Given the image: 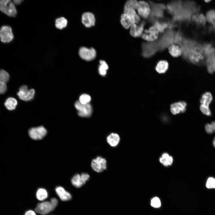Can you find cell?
Listing matches in <instances>:
<instances>
[{"label":"cell","mask_w":215,"mask_h":215,"mask_svg":"<svg viewBox=\"0 0 215 215\" xmlns=\"http://www.w3.org/2000/svg\"><path fill=\"white\" fill-rule=\"evenodd\" d=\"M173 161L172 157L166 153H163L159 159L160 162L165 166L171 165Z\"/></svg>","instance_id":"cell-22"},{"label":"cell","mask_w":215,"mask_h":215,"mask_svg":"<svg viewBox=\"0 0 215 215\" xmlns=\"http://www.w3.org/2000/svg\"><path fill=\"white\" fill-rule=\"evenodd\" d=\"M81 179L84 183L85 184L89 179L90 176L89 175L86 173H83L80 175Z\"/></svg>","instance_id":"cell-37"},{"label":"cell","mask_w":215,"mask_h":215,"mask_svg":"<svg viewBox=\"0 0 215 215\" xmlns=\"http://www.w3.org/2000/svg\"><path fill=\"white\" fill-rule=\"evenodd\" d=\"M192 19L193 21L196 24L204 25L205 24L206 19L202 14H196L193 16Z\"/></svg>","instance_id":"cell-24"},{"label":"cell","mask_w":215,"mask_h":215,"mask_svg":"<svg viewBox=\"0 0 215 215\" xmlns=\"http://www.w3.org/2000/svg\"><path fill=\"white\" fill-rule=\"evenodd\" d=\"M74 105L75 108L78 111V114L79 116L88 117L91 115L92 109L90 103L82 104L79 101H77L75 102Z\"/></svg>","instance_id":"cell-4"},{"label":"cell","mask_w":215,"mask_h":215,"mask_svg":"<svg viewBox=\"0 0 215 215\" xmlns=\"http://www.w3.org/2000/svg\"><path fill=\"white\" fill-rule=\"evenodd\" d=\"M7 90L6 83L0 81V94H3L5 93Z\"/></svg>","instance_id":"cell-36"},{"label":"cell","mask_w":215,"mask_h":215,"mask_svg":"<svg viewBox=\"0 0 215 215\" xmlns=\"http://www.w3.org/2000/svg\"><path fill=\"white\" fill-rule=\"evenodd\" d=\"M136 10L139 16L144 19L148 18L150 12V9L148 4L144 1H138Z\"/></svg>","instance_id":"cell-12"},{"label":"cell","mask_w":215,"mask_h":215,"mask_svg":"<svg viewBox=\"0 0 215 215\" xmlns=\"http://www.w3.org/2000/svg\"><path fill=\"white\" fill-rule=\"evenodd\" d=\"M206 186L208 189L215 188V178L209 177L206 181Z\"/></svg>","instance_id":"cell-34"},{"label":"cell","mask_w":215,"mask_h":215,"mask_svg":"<svg viewBox=\"0 0 215 215\" xmlns=\"http://www.w3.org/2000/svg\"><path fill=\"white\" fill-rule=\"evenodd\" d=\"M207 56L203 45H194L190 52L189 59L190 61L195 64L201 65L205 63Z\"/></svg>","instance_id":"cell-1"},{"label":"cell","mask_w":215,"mask_h":215,"mask_svg":"<svg viewBox=\"0 0 215 215\" xmlns=\"http://www.w3.org/2000/svg\"><path fill=\"white\" fill-rule=\"evenodd\" d=\"M91 166L95 171L98 173L102 172L107 168L106 160L105 159L98 156L92 160Z\"/></svg>","instance_id":"cell-10"},{"label":"cell","mask_w":215,"mask_h":215,"mask_svg":"<svg viewBox=\"0 0 215 215\" xmlns=\"http://www.w3.org/2000/svg\"><path fill=\"white\" fill-rule=\"evenodd\" d=\"M36 197L39 200L42 201L48 197V194L47 190L44 188H39L36 192Z\"/></svg>","instance_id":"cell-26"},{"label":"cell","mask_w":215,"mask_h":215,"mask_svg":"<svg viewBox=\"0 0 215 215\" xmlns=\"http://www.w3.org/2000/svg\"><path fill=\"white\" fill-rule=\"evenodd\" d=\"M210 1H210V0H205V2H209Z\"/></svg>","instance_id":"cell-40"},{"label":"cell","mask_w":215,"mask_h":215,"mask_svg":"<svg viewBox=\"0 0 215 215\" xmlns=\"http://www.w3.org/2000/svg\"><path fill=\"white\" fill-rule=\"evenodd\" d=\"M120 140L119 135L115 133L110 134L107 137L108 143L112 147H115L119 144Z\"/></svg>","instance_id":"cell-19"},{"label":"cell","mask_w":215,"mask_h":215,"mask_svg":"<svg viewBox=\"0 0 215 215\" xmlns=\"http://www.w3.org/2000/svg\"><path fill=\"white\" fill-rule=\"evenodd\" d=\"M187 105L186 103L183 101L173 103L170 105L171 111L173 115L184 113L186 111Z\"/></svg>","instance_id":"cell-13"},{"label":"cell","mask_w":215,"mask_h":215,"mask_svg":"<svg viewBox=\"0 0 215 215\" xmlns=\"http://www.w3.org/2000/svg\"><path fill=\"white\" fill-rule=\"evenodd\" d=\"M91 99V97L89 95L83 94L79 97V101L82 104H85L89 103Z\"/></svg>","instance_id":"cell-33"},{"label":"cell","mask_w":215,"mask_h":215,"mask_svg":"<svg viewBox=\"0 0 215 215\" xmlns=\"http://www.w3.org/2000/svg\"><path fill=\"white\" fill-rule=\"evenodd\" d=\"M0 10L9 16L15 17L17 14L14 4L11 0H0Z\"/></svg>","instance_id":"cell-3"},{"label":"cell","mask_w":215,"mask_h":215,"mask_svg":"<svg viewBox=\"0 0 215 215\" xmlns=\"http://www.w3.org/2000/svg\"><path fill=\"white\" fill-rule=\"evenodd\" d=\"M151 205L155 208H159L161 206V202L160 199L157 197L153 198L150 202Z\"/></svg>","instance_id":"cell-35"},{"label":"cell","mask_w":215,"mask_h":215,"mask_svg":"<svg viewBox=\"0 0 215 215\" xmlns=\"http://www.w3.org/2000/svg\"><path fill=\"white\" fill-rule=\"evenodd\" d=\"M213 97L211 93L206 92L202 95L200 100L199 108L201 112L204 115L208 116L211 115L209 106L213 101Z\"/></svg>","instance_id":"cell-2"},{"label":"cell","mask_w":215,"mask_h":215,"mask_svg":"<svg viewBox=\"0 0 215 215\" xmlns=\"http://www.w3.org/2000/svg\"><path fill=\"white\" fill-rule=\"evenodd\" d=\"M17 105V100L14 98L12 97L8 98L4 103L5 107L9 110H14Z\"/></svg>","instance_id":"cell-23"},{"label":"cell","mask_w":215,"mask_h":215,"mask_svg":"<svg viewBox=\"0 0 215 215\" xmlns=\"http://www.w3.org/2000/svg\"><path fill=\"white\" fill-rule=\"evenodd\" d=\"M168 51L170 54L173 57H177L182 53L181 48L178 46L173 44L168 47Z\"/></svg>","instance_id":"cell-21"},{"label":"cell","mask_w":215,"mask_h":215,"mask_svg":"<svg viewBox=\"0 0 215 215\" xmlns=\"http://www.w3.org/2000/svg\"><path fill=\"white\" fill-rule=\"evenodd\" d=\"M206 132L209 134H211L215 132V121L212 122L211 123H207L205 126ZM213 144L215 148V136L213 141Z\"/></svg>","instance_id":"cell-27"},{"label":"cell","mask_w":215,"mask_h":215,"mask_svg":"<svg viewBox=\"0 0 215 215\" xmlns=\"http://www.w3.org/2000/svg\"><path fill=\"white\" fill-rule=\"evenodd\" d=\"M35 93L34 89H28L27 87L25 85L22 86L19 88L17 95L21 100L28 101L31 100L33 97Z\"/></svg>","instance_id":"cell-8"},{"label":"cell","mask_w":215,"mask_h":215,"mask_svg":"<svg viewBox=\"0 0 215 215\" xmlns=\"http://www.w3.org/2000/svg\"><path fill=\"white\" fill-rule=\"evenodd\" d=\"M22 0H13V3L16 5L20 4L22 2Z\"/></svg>","instance_id":"cell-39"},{"label":"cell","mask_w":215,"mask_h":215,"mask_svg":"<svg viewBox=\"0 0 215 215\" xmlns=\"http://www.w3.org/2000/svg\"><path fill=\"white\" fill-rule=\"evenodd\" d=\"M29 135L32 139L40 140L43 138L47 133V130L43 126L30 128L28 131Z\"/></svg>","instance_id":"cell-6"},{"label":"cell","mask_w":215,"mask_h":215,"mask_svg":"<svg viewBox=\"0 0 215 215\" xmlns=\"http://www.w3.org/2000/svg\"><path fill=\"white\" fill-rule=\"evenodd\" d=\"M82 21L83 24L87 27H90L95 24V19L94 15L90 12H85L82 15Z\"/></svg>","instance_id":"cell-15"},{"label":"cell","mask_w":215,"mask_h":215,"mask_svg":"<svg viewBox=\"0 0 215 215\" xmlns=\"http://www.w3.org/2000/svg\"><path fill=\"white\" fill-rule=\"evenodd\" d=\"M205 63L208 71L209 73L212 74L215 72V53L207 56Z\"/></svg>","instance_id":"cell-17"},{"label":"cell","mask_w":215,"mask_h":215,"mask_svg":"<svg viewBox=\"0 0 215 215\" xmlns=\"http://www.w3.org/2000/svg\"><path fill=\"white\" fill-rule=\"evenodd\" d=\"M24 215H36V214L33 211L29 210L25 212Z\"/></svg>","instance_id":"cell-38"},{"label":"cell","mask_w":215,"mask_h":215,"mask_svg":"<svg viewBox=\"0 0 215 215\" xmlns=\"http://www.w3.org/2000/svg\"><path fill=\"white\" fill-rule=\"evenodd\" d=\"M137 2L136 0H129L127 1L124 6V13L129 10H136Z\"/></svg>","instance_id":"cell-28"},{"label":"cell","mask_w":215,"mask_h":215,"mask_svg":"<svg viewBox=\"0 0 215 215\" xmlns=\"http://www.w3.org/2000/svg\"><path fill=\"white\" fill-rule=\"evenodd\" d=\"M79 54L82 59L87 61H90L95 58L96 52L94 48H88L82 47L79 49Z\"/></svg>","instance_id":"cell-11"},{"label":"cell","mask_w":215,"mask_h":215,"mask_svg":"<svg viewBox=\"0 0 215 215\" xmlns=\"http://www.w3.org/2000/svg\"><path fill=\"white\" fill-rule=\"evenodd\" d=\"M168 63L167 61L161 60L157 63L155 67V69L159 73H164L168 70Z\"/></svg>","instance_id":"cell-20"},{"label":"cell","mask_w":215,"mask_h":215,"mask_svg":"<svg viewBox=\"0 0 215 215\" xmlns=\"http://www.w3.org/2000/svg\"><path fill=\"white\" fill-rule=\"evenodd\" d=\"M145 24V22L142 21L140 24H133L130 28V33L131 36L134 37L141 36L143 33Z\"/></svg>","instance_id":"cell-14"},{"label":"cell","mask_w":215,"mask_h":215,"mask_svg":"<svg viewBox=\"0 0 215 215\" xmlns=\"http://www.w3.org/2000/svg\"><path fill=\"white\" fill-rule=\"evenodd\" d=\"M100 65L99 67V72L100 75L105 76L106 74L107 70L108 68V65L104 60H101L99 61Z\"/></svg>","instance_id":"cell-29"},{"label":"cell","mask_w":215,"mask_h":215,"mask_svg":"<svg viewBox=\"0 0 215 215\" xmlns=\"http://www.w3.org/2000/svg\"><path fill=\"white\" fill-rule=\"evenodd\" d=\"M159 33L158 29L154 25L150 27L148 29H145L141 37L143 39L147 41L153 42L158 39Z\"/></svg>","instance_id":"cell-5"},{"label":"cell","mask_w":215,"mask_h":215,"mask_svg":"<svg viewBox=\"0 0 215 215\" xmlns=\"http://www.w3.org/2000/svg\"><path fill=\"white\" fill-rule=\"evenodd\" d=\"M120 22L122 26L125 28L128 29L135 24V18L123 13L121 16Z\"/></svg>","instance_id":"cell-16"},{"label":"cell","mask_w":215,"mask_h":215,"mask_svg":"<svg viewBox=\"0 0 215 215\" xmlns=\"http://www.w3.org/2000/svg\"><path fill=\"white\" fill-rule=\"evenodd\" d=\"M55 208L50 201H45L38 203L35 210L40 214L45 215L53 211Z\"/></svg>","instance_id":"cell-9"},{"label":"cell","mask_w":215,"mask_h":215,"mask_svg":"<svg viewBox=\"0 0 215 215\" xmlns=\"http://www.w3.org/2000/svg\"><path fill=\"white\" fill-rule=\"evenodd\" d=\"M14 38L11 27L7 25L2 26L0 28V38L5 43L11 42Z\"/></svg>","instance_id":"cell-7"},{"label":"cell","mask_w":215,"mask_h":215,"mask_svg":"<svg viewBox=\"0 0 215 215\" xmlns=\"http://www.w3.org/2000/svg\"><path fill=\"white\" fill-rule=\"evenodd\" d=\"M67 21L64 18L62 17L57 19L55 21V26L58 29H61L67 25Z\"/></svg>","instance_id":"cell-30"},{"label":"cell","mask_w":215,"mask_h":215,"mask_svg":"<svg viewBox=\"0 0 215 215\" xmlns=\"http://www.w3.org/2000/svg\"><path fill=\"white\" fill-rule=\"evenodd\" d=\"M71 182L73 185L77 188H80L84 184L80 175L78 174H76L73 177Z\"/></svg>","instance_id":"cell-25"},{"label":"cell","mask_w":215,"mask_h":215,"mask_svg":"<svg viewBox=\"0 0 215 215\" xmlns=\"http://www.w3.org/2000/svg\"><path fill=\"white\" fill-rule=\"evenodd\" d=\"M206 18L208 22L215 26V10L208 11L206 13Z\"/></svg>","instance_id":"cell-31"},{"label":"cell","mask_w":215,"mask_h":215,"mask_svg":"<svg viewBox=\"0 0 215 215\" xmlns=\"http://www.w3.org/2000/svg\"><path fill=\"white\" fill-rule=\"evenodd\" d=\"M55 191L57 195L62 201H67L70 200L72 198L71 194L61 186L57 187L55 188Z\"/></svg>","instance_id":"cell-18"},{"label":"cell","mask_w":215,"mask_h":215,"mask_svg":"<svg viewBox=\"0 0 215 215\" xmlns=\"http://www.w3.org/2000/svg\"><path fill=\"white\" fill-rule=\"evenodd\" d=\"M10 78L9 73L3 69H0V81L6 83Z\"/></svg>","instance_id":"cell-32"},{"label":"cell","mask_w":215,"mask_h":215,"mask_svg":"<svg viewBox=\"0 0 215 215\" xmlns=\"http://www.w3.org/2000/svg\"><path fill=\"white\" fill-rule=\"evenodd\" d=\"M214 28L215 29V26H214Z\"/></svg>","instance_id":"cell-41"}]
</instances>
